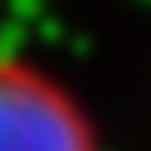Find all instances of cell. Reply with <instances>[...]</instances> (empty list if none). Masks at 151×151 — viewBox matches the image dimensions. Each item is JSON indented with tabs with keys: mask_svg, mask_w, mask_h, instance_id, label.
<instances>
[{
	"mask_svg": "<svg viewBox=\"0 0 151 151\" xmlns=\"http://www.w3.org/2000/svg\"><path fill=\"white\" fill-rule=\"evenodd\" d=\"M0 151H101L87 114L46 73L0 60Z\"/></svg>",
	"mask_w": 151,
	"mask_h": 151,
	"instance_id": "cell-1",
	"label": "cell"
}]
</instances>
